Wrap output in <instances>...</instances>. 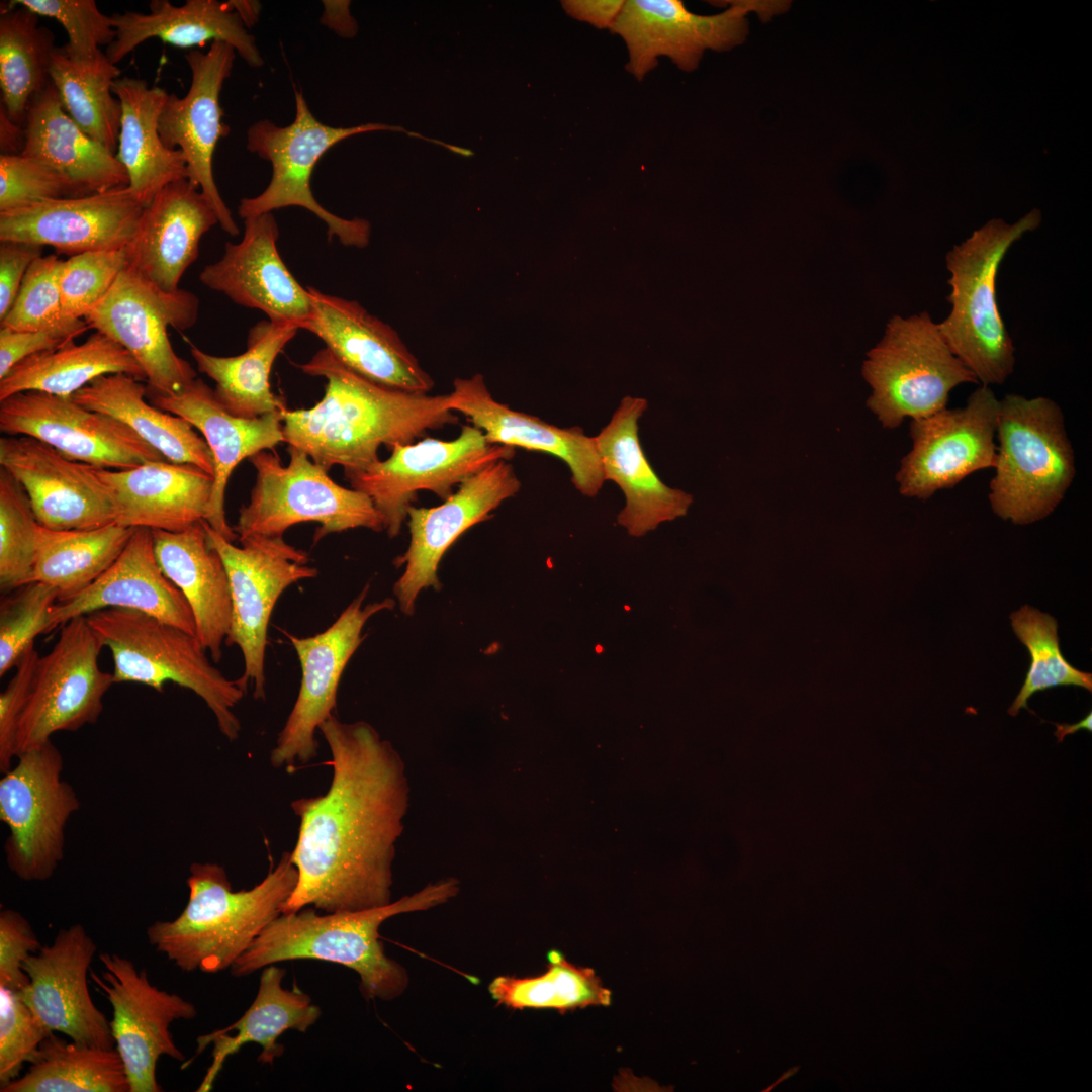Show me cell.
<instances>
[{
  "mask_svg": "<svg viewBox=\"0 0 1092 1092\" xmlns=\"http://www.w3.org/2000/svg\"><path fill=\"white\" fill-rule=\"evenodd\" d=\"M42 945L29 921L18 911L0 912V985L20 991L29 982L23 970L25 960Z\"/></svg>",
  "mask_w": 1092,
  "mask_h": 1092,
  "instance_id": "6f0895ef",
  "label": "cell"
},
{
  "mask_svg": "<svg viewBox=\"0 0 1092 1092\" xmlns=\"http://www.w3.org/2000/svg\"><path fill=\"white\" fill-rule=\"evenodd\" d=\"M295 117L279 126L263 119L247 131V149L270 162L272 176L268 186L257 196L243 198L238 214L246 219L276 209L298 206L312 212L327 225L329 239L337 237L341 244L365 248L370 241V223L362 218L346 219L324 208L314 198L310 187L313 169L323 155L341 141L355 134L391 130L411 136L428 138L411 132L401 126L366 123L350 127H335L322 123L311 113L303 94L294 89Z\"/></svg>",
  "mask_w": 1092,
  "mask_h": 1092,
  "instance_id": "30bf717a",
  "label": "cell"
},
{
  "mask_svg": "<svg viewBox=\"0 0 1092 1092\" xmlns=\"http://www.w3.org/2000/svg\"><path fill=\"white\" fill-rule=\"evenodd\" d=\"M298 330L294 323L262 321L250 329L247 350L240 355L215 356L192 344L190 353L198 371L215 382L219 403L234 416L254 419L285 408L271 391L269 377L277 356Z\"/></svg>",
  "mask_w": 1092,
  "mask_h": 1092,
  "instance_id": "ab89813d",
  "label": "cell"
},
{
  "mask_svg": "<svg viewBox=\"0 0 1092 1092\" xmlns=\"http://www.w3.org/2000/svg\"><path fill=\"white\" fill-rule=\"evenodd\" d=\"M67 197L77 196L58 171L23 155H0V213Z\"/></svg>",
  "mask_w": 1092,
  "mask_h": 1092,
  "instance_id": "11a10c76",
  "label": "cell"
},
{
  "mask_svg": "<svg viewBox=\"0 0 1092 1092\" xmlns=\"http://www.w3.org/2000/svg\"><path fill=\"white\" fill-rule=\"evenodd\" d=\"M86 618L111 652L114 684L136 682L162 692L170 681L189 689L211 710L223 736L230 741L239 737L234 708L245 690L210 663L196 635L130 609H103Z\"/></svg>",
  "mask_w": 1092,
  "mask_h": 1092,
  "instance_id": "52a82bcc",
  "label": "cell"
},
{
  "mask_svg": "<svg viewBox=\"0 0 1092 1092\" xmlns=\"http://www.w3.org/2000/svg\"><path fill=\"white\" fill-rule=\"evenodd\" d=\"M198 312L194 293L180 288L167 292L127 265L84 320L132 356L145 373L147 392L171 395L197 377L174 351L168 329H190Z\"/></svg>",
  "mask_w": 1092,
  "mask_h": 1092,
  "instance_id": "8fae6325",
  "label": "cell"
},
{
  "mask_svg": "<svg viewBox=\"0 0 1092 1092\" xmlns=\"http://www.w3.org/2000/svg\"><path fill=\"white\" fill-rule=\"evenodd\" d=\"M202 523L229 576L233 612L225 644L241 649L245 664L237 681L244 690L251 681L254 698L265 699V652L274 606L287 587L315 577L318 571L308 565V554L283 536H249L236 546L204 520Z\"/></svg>",
  "mask_w": 1092,
  "mask_h": 1092,
  "instance_id": "4fadbf2b",
  "label": "cell"
},
{
  "mask_svg": "<svg viewBox=\"0 0 1092 1092\" xmlns=\"http://www.w3.org/2000/svg\"><path fill=\"white\" fill-rule=\"evenodd\" d=\"M298 367L324 377L325 394L310 408L282 411L284 442L326 470L340 465L349 474L379 460L378 450L405 445L458 423L449 394L429 395L375 383L343 364L326 347Z\"/></svg>",
  "mask_w": 1092,
  "mask_h": 1092,
  "instance_id": "7a4b0ae2",
  "label": "cell"
},
{
  "mask_svg": "<svg viewBox=\"0 0 1092 1092\" xmlns=\"http://www.w3.org/2000/svg\"><path fill=\"white\" fill-rule=\"evenodd\" d=\"M24 127L21 155L62 174L77 197L128 186L124 167L67 114L52 82L30 99Z\"/></svg>",
  "mask_w": 1092,
  "mask_h": 1092,
  "instance_id": "d590c367",
  "label": "cell"
},
{
  "mask_svg": "<svg viewBox=\"0 0 1092 1092\" xmlns=\"http://www.w3.org/2000/svg\"><path fill=\"white\" fill-rule=\"evenodd\" d=\"M1 1092H130L115 1048L67 1041L52 1032L27 1072Z\"/></svg>",
  "mask_w": 1092,
  "mask_h": 1092,
  "instance_id": "7bdbcfd3",
  "label": "cell"
},
{
  "mask_svg": "<svg viewBox=\"0 0 1092 1092\" xmlns=\"http://www.w3.org/2000/svg\"><path fill=\"white\" fill-rule=\"evenodd\" d=\"M325 12L321 22L343 37H352L357 32V23L350 15V1H323Z\"/></svg>",
  "mask_w": 1092,
  "mask_h": 1092,
  "instance_id": "6125c7cd",
  "label": "cell"
},
{
  "mask_svg": "<svg viewBox=\"0 0 1092 1092\" xmlns=\"http://www.w3.org/2000/svg\"><path fill=\"white\" fill-rule=\"evenodd\" d=\"M278 237L272 213L244 219L242 240L228 242L222 257L206 265L199 279L241 306L259 309L270 321L294 323L301 329L311 315V296L283 262L277 250Z\"/></svg>",
  "mask_w": 1092,
  "mask_h": 1092,
  "instance_id": "484cf974",
  "label": "cell"
},
{
  "mask_svg": "<svg viewBox=\"0 0 1092 1092\" xmlns=\"http://www.w3.org/2000/svg\"><path fill=\"white\" fill-rule=\"evenodd\" d=\"M111 19L116 37L105 54L115 65L151 38L178 48L221 41L232 46L251 67L264 64L255 37L248 33L230 1L187 0L175 6L168 0H152L148 13L124 11L114 13Z\"/></svg>",
  "mask_w": 1092,
  "mask_h": 1092,
  "instance_id": "e575fe53",
  "label": "cell"
},
{
  "mask_svg": "<svg viewBox=\"0 0 1092 1092\" xmlns=\"http://www.w3.org/2000/svg\"><path fill=\"white\" fill-rule=\"evenodd\" d=\"M119 68L102 51L85 61L70 59L62 50L53 53L50 78L67 114L90 138L116 154L122 108L112 91Z\"/></svg>",
  "mask_w": 1092,
  "mask_h": 1092,
  "instance_id": "ee69618b",
  "label": "cell"
},
{
  "mask_svg": "<svg viewBox=\"0 0 1092 1092\" xmlns=\"http://www.w3.org/2000/svg\"><path fill=\"white\" fill-rule=\"evenodd\" d=\"M119 373L146 380L122 346L95 331L81 344L73 341L20 361L0 379V401L25 391L71 397L94 379Z\"/></svg>",
  "mask_w": 1092,
  "mask_h": 1092,
  "instance_id": "60d3db41",
  "label": "cell"
},
{
  "mask_svg": "<svg viewBox=\"0 0 1092 1092\" xmlns=\"http://www.w3.org/2000/svg\"><path fill=\"white\" fill-rule=\"evenodd\" d=\"M218 217L201 190L188 179L164 187L146 205L136 232L125 248L128 266L167 292L199 254L201 238Z\"/></svg>",
  "mask_w": 1092,
  "mask_h": 1092,
  "instance_id": "4dcf8cb0",
  "label": "cell"
},
{
  "mask_svg": "<svg viewBox=\"0 0 1092 1092\" xmlns=\"http://www.w3.org/2000/svg\"><path fill=\"white\" fill-rule=\"evenodd\" d=\"M99 960L104 966L101 977L92 971L90 976L112 1006L110 1027L130 1092H160L156 1078L159 1059L185 1060L170 1025L194 1018L197 1010L178 994L151 984L146 970L139 971L131 960L109 952L99 954Z\"/></svg>",
  "mask_w": 1092,
  "mask_h": 1092,
  "instance_id": "ac0fdd59",
  "label": "cell"
},
{
  "mask_svg": "<svg viewBox=\"0 0 1092 1092\" xmlns=\"http://www.w3.org/2000/svg\"><path fill=\"white\" fill-rule=\"evenodd\" d=\"M25 127L15 123L0 103L1 155H21L25 146Z\"/></svg>",
  "mask_w": 1092,
  "mask_h": 1092,
  "instance_id": "be15d7a7",
  "label": "cell"
},
{
  "mask_svg": "<svg viewBox=\"0 0 1092 1092\" xmlns=\"http://www.w3.org/2000/svg\"><path fill=\"white\" fill-rule=\"evenodd\" d=\"M127 265L125 249L90 251L63 260L59 286L64 313L72 318H84Z\"/></svg>",
  "mask_w": 1092,
  "mask_h": 1092,
  "instance_id": "816d5d0a",
  "label": "cell"
},
{
  "mask_svg": "<svg viewBox=\"0 0 1092 1092\" xmlns=\"http://www.w3.org/2000/svg\"><path fill=\"white\" fill-rule=\"evenodd\" d=\"M52 1033L17 991L0 985V1089L20 1076Z\"/></svg>",
  "mask_w": 1092,
  "mask_h": 1092,
  "instance_id": "db71d44e",
  "label": "cell"
},
{
  "mask_svg": "<svg viewBox=\"0 0 1092 1092\" xmlns=\"http://www.w3.org/2000/svg\"><path fill=\"white\" fill-rule=\"evenodd\" d=\"M861 373L872 388L867 406L884 428L945 407L951 390L978 383L951 352L927 311L892 316L880 342L867 353Z\"/></svg>",
  "mask_w": 1092,
  "mask_h": 1092,
  "instance_id": "9c48e42d",
  "label": "cell"
},
{
  "mask_svg": "<svg viewBox=\"0 0 1092 1092\" xmlns=\"http://www.w3.org/2000/svg\"><path fill=\"white\" fill-rule=\"evenodd\" d=\"M1056 731L1055 736L1058 742H1062L1067 735L1074 734L1080 730L1092 731V713L1091 711L1079 722L1075 724H1059L1055 723Z\"/></svg>",
  "mask_w": 1092,
  "mask_h": 1092,
  "instance_id": "03108f58",
  "label": "cell"
},
{
  "mask_svg": "<svg viewBox=\"0 0 1092 1092\" xmlns=\"http://www.w3.org/2000/svg\"><path fill=\"white\" fill-rule=\"evenodd\" d=\"M55 36L39 25V16L29 9L1 5L0 88L1 104L17 124L25 125L30 99L51 82L50 66Z\"/></svg>",
  "mask_w": 1092,
  "mask_h": 1092,
  "instance_id": "f6af8a7d",
  "label": "cell"
},
{
  "mask_svg": "<svg viewBox=\"0 0 1092 1092\" xmlns=\"http://www.w3.org/2000/svg\"><path fill=\"white\" fill-rule=\"evenodd\" d=\"M520 488L512 464L502 460L465 480L443 504L410 507V544L394 561L397 567L404 564V571L393 587L405 615L414 614L415 601L423 588H440L438 566L450 546L473 525L490 518V513Z\"/></svg>",
  "mask_w": 1092,
  "mask_h": 1092,
  "instance_id": "7402d4cb",
  "label": "cell"
},
{
  "mask_svg": "<svg viewBox=\"0 0 1092 1092\" xmlns=\"http://www.w3.org/2000/svg\"><path fill=\"white\" fill-rule=\"evenodd\" d=\"M112 91L122 108L115 157L127 173L128 187L148 205L167 185L188 179L183 153L167 148L158 130L159 116L169 93L128 76L115 80Z\"/></svg>",
  "mask_w": 1092,
  "mask_h": 1092,
  "instance_id": "74e56055",
  "label": "cell"
},
{
  "mask_svg": "<svg viewBox=\"0 0 1092 1092\" xmlns=\"http://www.w3.org/2000/svg\"><path fill=\"white\" fill-rule=\"evenodd\" d=\"M0 431L37 439L69 459L102 469L122 470L167 460L128 426L72 399L39 391L0 401Z\"/></svg>",
  "mask_w": 1092,
  "mask_h": 1092,
  "instance_id": "ffe728a7",
  "label": "cell"
},
{
  "mask_svg": "<svg viewBox=\"0 0 1092 1092\" xmlns=\"http://www.w3.org/2000/svg\"><path fill=\"white\" fill-rule=\"evenodd\" d=\"M368 590L367 584L325 631L309 637L286 633L300 662L301 682L293 708L271 751L272 766L306 763L316 756L315 731L333 715L341 676L364 640L362 630L366 622L395 605L394 600L387 598L363 607Z\"/></svg>",
  "mask_w": 1092,
  "mask_h": 1092,
  "instance_id": "d6986e66",
  "label": "cell"
},
{
  "mask_svg": "<svg viewBox=\"0 0 1092 1092\" xmlns=\"http://www.w3.org/2000/svg\"><path fill=\"white\" fill-rule=\"evenodd\" d=\"M492 998L512 1009H553L561 1013L590 1006H608L611 992L596 972L548 952L547 970L536 977H496L488 987Z\"/></svg>",
  "mask_w": 1092,
  "mask_h": 1092,
  "instance_id": "bcb514c9",
  "label": "cell"
},
{
  "mask_svg": "<svg viewBox=\"0 0 1092 1092\" xmlns=\"http://www.w3.org/2000/svg\"><path fill=\"white\" fill-rule=\"evenodd\" d=\"M1017 638L1029 651L1031 662L1020 692L1008 709L1016 716L1036 692L1058 686H1076L1092 691V674L1075 668L1060 650L1058 623L1051 615L1023 606L1010 615Z\"/></svg>",
  "mask_w": 1092,
  "mask_h": 1092,
  "instance_id": "7dc6e473",
  "label": "cell"
},
{
  "mask_svg": "<svg viewBox=\"0 0 1092 1092\" xmlns=\"http://www.w3.org/2000/svg\"><path fill=\"white\" fill-rule=\"evenodd\" d=\"M39 654L31 645L15 666V673L0 694V770L6 772L16 758L15 740L20 717L28 702Z\"/></svg>",
  "mask_w": 1092,
  "mask_h": 1092,
  "instance_id": "9f6ffc18",
  "label": "cell"
},
{
  "mask_svg": "<svg viewBox=\"0 0 1092 1092\" xmlns=\"http://www.w3.org/2000/svg\"><path fill=\"white\" fill-rule=\"evenodd\" d=\"M103 644L86 616L62 626L52 650L40 656L31 693L16 731V758L41 746L61 731L94 724L103 711V698L114 684L102 671L98 657Z\"/></svg>",
  "mask_w": 1092,
  "mask_h": 1092,
  "instance_id": "9a60e30c",
  "label": "cell"
},
{
  "mask_svg": "<svg viewBox=\"0 0 1092 1092\" xmlns=\"http://www.w3.org/2000/svg\"><path fill=\"white\" fill-rule=\"evenodd\" d=\"M109 608L135 610L196 635L186 599L157 562L149 528H136L118 558L92 584L54 605L46 633L71 619Z\"/></svg>",
  "mask_w": 1092,
  "mask_h": 1092,
  "instance_id": "f546056e",
  "label": "cell"
},
{
  "mask_svg": "<svg viewBox=\"0 0 1092 1092\" xmlns=\"http://www.w3.org/2000/svg\"><path fill=\"white\" fill-rule=\"evenodd\" d=\"M307 288L312 311L301 329L318 337L343 364L390 388L420 393L433 388L432 377L392 327L357 301Z\"/></svg>",
  "mask_w": 1092,
  "mask_h": 1092,
  "instance_id": "4316f807",
  "label": "cell"
},
{
  "mask_svg": "<svg viewBox=\"0 0 1092 1092\" xmlns=\"http://www.w3.org/2000/svg\"><path fill=\"white\" fill-rule=\"evenodd\" d=\"M63 260L40 256L29 267L15 301L1 320V327L15 331L69 330L81 334L90 329L84 318L64 313L59 286Z\"/></svg>",
  "mask_w": 1092,
  "mask_h": 1092,
  "instance_id": "681fc988",
  "label": "cell"
},
{
  "mask_svg": "<svg viewBox=\"0 0 1092 1092\" xmlns=\"http://www.w3.org/2000/svg\"><path fill=\"white\" fill-rule=\"evenodd\" d=\"M40 256V246L23 242H1L0 321L13 305L29 267Z\"/></svg>",
  "mask_w": 1092,
  "mask_h": 1092,
  "instance_id": "91938a15",
  "label": "cell"
},
{
  "mask_svg": "<svg viewBox=\"0 0 1092 1092\" xmlns=\"http://www.w3.org/2000/svg\"><path fill=\"white\" fill-rule=\"evenodd\" d=\"M146 397L155 406L186 420L203 435L214 463L213 488L204 521L234 542L238 536L228 524L224 509L229 478L244 459L284 442V408L254 419L234 416L219 403L214 390L199 378L178 393L147 392Z\"/></svg>",
  "mask_w": 1092,
  "mask_h": 1092,
  "instance_id": "f1b7e54d",
  "label": "cell"
},
{
  "mask_svg": "<svg viewBox=\"0 0 1092 1092\" xmlns=\"http://www.w3.org/2000/svg\"><path fill=\"white\" fill-rule=\"evenodd\" d=\"M999 400L982 385L963 407L943 408L910 422L912 449L896 474L899 492L927 500L979 470L994 468Z\"/></svg>",
  "mask_w": 1092,
  "mask_h": 1092,
  "instance_id": "e0dca14e",
  "label": "cell"
},
{
  "mask_svg": "<svg viewBox=\"0 0 1092 1092\" xmlns=\"http://www.w3.org/2000/svg\"><path fill=\"white\" fill-rule=\"evenodd\" d=\"M9 4L58 21L68 36L62 50L75 61L95 57L101 46L107 48L116 37L111 16L103 14L94 0H15Z\"/></svg>",
  "mask_w": 1092,
  "mask_h": 1092,
  "instance_id": "f5cc1de1",
  "label": "cell"
},
{
  "mask_svg": "<svg viewBox=\"0 0 1092 1092\" xmlns=\"http://www.w3.org/2000/svg\"><path fill=\"white\" fill-rule=\"evenodd\" d=\"M786 2L734 1L714 15L689 11L680 0H627L611 27L626 44V70L641 81L667 57L681 71L696 70L707 50L726 52L748 35L747 15L780 13Z\"/></svg>",
  "mask_w": 1092,
  "mask_h": 1092,
  "instance_id": "2e32d148",
  "label": "cell"
},
{
  "mask_svg": "<svg viewBox=\"0 0 1092 1092\" xmlns=\"http://www.w3.org/2000/svg\"><path fill=\"white\" fill-rule=\"evenodd\" d=\"M95 472L119 525L179 532L205 520L214 479L197 466L160 460Z\"/></svg>",
  "mask_w": 1092,
  "mask_h": 1092,
  "instance_id": "1f68e13d",
  "label": "cell"
},
{
  "mask_svg": "<svg viewBox=\"0 0 1092 1092\" xmlns=\"http://www.w3.org/2000/svg\"><path fill=\"white\" fill-rule=\"evenodd\" d=\"M1039 223L1036 210L1013 224L991 220L946 254L950 311L937 326L982 385L1003 384L1014 370L1015 348L998 307L996 278L1010 247Z\"/></svg>",
  "mask_w": 1092,
  "mask_h": 1092,
  "instance_id": "5b68a950",
  "label": "cell"
},
{
  "mask_svg": "<svg viewBox=\"0 0 1092 1092\" xmlns=\"http://www.w3.org/2000/svg\"><path fill=\"white\" fill-rule=\"evenodd\" d=\"M0 465L23 486L46 528L85 530L115 522L112 500L93 466L32 437L7 435L0 439Z\"/></svg>",
  "mask_w": 1092,
  "mask_h": 1092,
  "instance_id": "cb8c5ba5",
  "label": "cell"
},
{
  "mask_svg": "<svg viewBox=\"0 0 1092 1092\" xmlns=\"http://www.w3.org/2000/svg\"><path fill=\"white\" fill-rule=\"evenodd\" d=\"M97 946L81 924L60 929L53 943L23 963L29 982L18 991L52 1032L104 1049L115 1048L110 1021L94 1004L88 972Z\"/></svg>",
  "mask_w": 1092,
  "mask_h": 1092,
  "instance_id": "603a6c76",
  "label": "cell"
},
{
  "mask_svg": "<svg viewBox=\"0 0 1092 1092\" xmlns=\"http://www.w3.org/2000/svg\"><path fill=\"white\" fill-rule=\"evenodd\" d=\"M285 969L269 965L263 968L257 995L246 1012L233 1024L197 1037L195 1057L209 1044L212 1062L199 1085L198 1092H208L219 1075L226 1059L246 1043H258L262 1052L258 1061L272 1065L282 1056L284 1046L277 1039L292 1029L306 1032L321 1017V1008L309 995L297 987H282Z\"/></svg>",
  "mask_w": 1092,
  "mask_h": 1092,
  "instance_id": "8d00e7d4",
  "label": "cell"
},
{
  "mask_svg": "<svg viewBox=\"0 0 1092 1092\" xmlns=\"http://www.w3.org/2000/svg\"><path fill=\"white\" fill-rule=\"evenodd\" d=\"M127 374L100 376L71 397L82 406L115 418L159 451L168 461L197 466L213 476L212 453L186 420L146 398L147 389Z\"/></svg>",
  "mask_w": 1092,
  "mask_h": 1092,
  "instance_id": "f35d334b",
  "label": "cell"
},
{
  "mask_svg": "<svg viewBox=\"0 0 1092 1092\" xmlns=\"http://www.w3.org/2000/svg\"><path fill=\"white\" fill-rule=\"evenodd\" d=\"M390 451L385 460L345 475L351 488L372 500L390 538L399 534L418 491L429 490L445 500L455 492V486L515 455L513 447L488 443L473 425L463 426L450 441L425 438L396 445Z\"/></svg>",
  "mask_w": 1092,
  "mask_h": 1092,
  "instance_id": "5bb4252c",
  "label": "cell"
},
{
  "mask_svg": "<svg viewBox=\"0 0 1092 1092\" xmlns=\"http://www.w3.org/2000/svg\"><path fill=\"white\" fill-rule=\"evenodd\" d=\"M128 186L0 213V242L51 246L69 257L125 249L145 209Z\"/></svg>",
  "mask_w": 1092,
  "mask_h": 1092,
  "instance_id": "d4e9b609",
  "label": "cell"
},
{
  "mask_svg": "<svg viewBox=\"0 0 1092 1092\" xmlns=\"http://www.w3.org/2000/svg\"><path fill=\"white\" fill-rule=\"evenodd\" d=\"M189 871L183 911L174 920H158L147 928L155 950L185 972L215 974L230 969L281 914L297 883L288 851L250 890L234 891L218 863L194 862Z\"/></svg>",
  "mask_w": 1092,
  "mask_h": 1092,
  "instance_id": "277c9868",
  "label": "cell"
},
{
  "mask_svg": "<svg viewBox=\"0 0 1092 1092\" xmlns=\"http://www.w3.org/2000/svg\"><path fill=\"white\" fill-rule=\"evenodd\" d=\"M59 594L53 586L31 582L0 604V676L15 668L22 654L46 634L52 608Z\"/></svg>",
  "mask_w": 1092,
  "mask_h": 1092,
  "instance_id": "f907efd6",
  "label": "cell"
},
{
  "mask_svg": "<svg viewBox=\"0 0 1092 1092\" xmlns=\"http://www.w3.org/2000/svg\"><path fill=\"white\" fill-rule=\"evenodd\" d=\"M37 521L23 486L0 468V589L33 582Z\"/></svg>",
  "mask_w": 1092,
  "mask_h": 1092,
  "instance_id": "c3c4849f",
  "label": "cell"
},
{
  "mask_svg": "<svg viewBox=\"0 0 1092 1092\" xmlns=\"http://www.w3.org/2000/svg\"><path fill=\"white\" fill-rule=\"evenodd\" d=\"M321 730L331 752L328 791L294 800L300 824L290 852L296 886L281 913H326L391 903L392 864L410 805L405 763L369 723L334 714Z\"/></svg>",
  "mask_w": 1092,
  "mask_h": 1092,
  "instance_id": "6da1fadb",
  "label": "cell"
},
{
  "mask_svg": "<svg viewBox=\"0 0 1092 1092\" xmlns=\"http://www.w3.org/2000/svg\"><path fill=\"white\" fill-rule=\"evenodd\" d=\"M136 528L111 523L85 530L36 527L33 582L57 589L67 601L92 584L118 558Z\"/></svg>",
  "mask_w": 1092,
  "mask_h": 1092,
  "instance_id": "b9f144b4",
  "label": "cell"
},
{
  "mask_svg": "<svg viewBox=\"0 0 1092 1092\" xmlns=\"http://www.w3.org/2000/svg\"><path fill=\"white\" fill-rule=\"evenodd\" d=\"M80 335L69 330L15 331L1 327L0 379L27 357L73 342Z\"/></svg>",
  "mask_w": 1092,
  "mask_h": 1092,
  "instance_id": "680465c9",
  "label": "cell"
},
{
  "mask_svg": "<svg viewBox=\"0 0 1092 1092\" xmlns=\"http://www.w3.org/2000/svg\"><path fill=\"white\" fill-rule=\"evenodd\" d=\"M458 892L459 882L448 878L381 907L322 915L307 906L281 913L234 963L231 973L245 977L284 961H326L354 970L367 1000H393L405 991L408 976L399 963L385 954L379 940L381 924L398 914L442 905Z\"/></svg>",
  "mask_w": 1092,
  "mask_h": 1092,
  "instance_id": "3957f363",
  "label": "cell"
},
{
  "mask_svg": "<svg viewBox=\"0 0 1092 1092\" xmlns=\"http://www.w3.org/2000/svg\"><path fill=\"white\" fill-rule=\"evenodd\" d=\"M230 2L246 27L257 23L261 12L260 2L250 0H230Z\"/></svg>",
  "mask_w": 1092,
  "mask_h": 1092,
  "instance_id": "e7e4bbea",
  "label": "cell"
},
{
  "mask_svg": "<svg viewBox=\"0 0 1092 1092\" xmlns=\"http://www.w3.org/2000/svg\"><path fill=\"white\" fill-rule=\"evenodd\" d=\"M16 759L0 780V820L9 829L6 863L20 880L41 882L64 858L66 824L80 800L62 778L63 755L52 740Z\"/></svg>",
  "mask_w": 1092,
  "mask_h": 1092,
  "instance_id": "7c38bea8",
  "label": "cell"
},
{
  "mask_svg": "<svg viewBox=\"0 0 1092 1092\" xmlns=\"http://www.w3.org/2000/svg\"><path fill=\"white\" fill-rule=\"evenodd\" d=\"M236 54L232 46L221 41L210 43L206 52L187 53L185 60L191 72L189 90L183 97L168 94L158 120L164 145L183 153L188 180L205 195L220 228L232 236L239 234V228L216 186L212 166L218 141L230 132L219 96L232 73Z\"/></svg>",
  "mask_w": 1092,
  "mask_h": 1092,
  "instance_id": "44dd1931",
  "label": "cell"
},
{
  "mask_svg": "<svg viewBox=\"0 0 1092 1092\" xmlns=\"http://www.w3.org/2000/svg\"><path fill=\"white\" fill-rule=\"evenodd\" d=\"M448 407L464 415L490 444L520 447L553 455L571 472V482L593 497L605 481L595 437L579 427L560 428L535 416L512 410L494 399L481 374L456 378Z\"/></svg>",
  "mask_w": 1092,
  "mask_h": 1092,
  "instance_id": "83f0119b",
  "label": "cell"
},
{
  "mask_svg": "<svg viewBox=\"0 0 1092 1092\" xmlns=\"http://www.w3.org/2000/svg\"><path fill=\"white\" fill-rule=\"evenodd\" d=\"M995 474L988 499L995 515L1016 525L1050 516L1076 475L1064 414L1051 398L1008 393L999 400Z\"/></svg>",
  "mask_w": 1092,
  "mask_h": 1092,
  "instance_id": "8992f818",
  "label": "cell"
},
{
  "mask_svg": "<svg viewBox=\"0 0 1092 1092\" xmlns=\"http://www.w3.org/2000/svg\"><path fill=\"white\" fill-rule=\"evenodd\" d=\"M646 408L645 399L624 397L595 437L604 479L617 483L625 495L618 523L632 536L685 516L693 503L690 493L667 486L644 454L638 421Z\"/></svg>",
  "mask_w": 1092,
  "mask_h": 1092,
  "instance_id": "d6a6232c",
  "label": "cell"
},
{
  "mask_svg": "<svg viewBox=\"0 0 1092 1092\" xmlns=\"http://www.w3.org/2000/svg\"><path fill=\"white\" fill-rule=\"evenodd\" d=\"M202 521L179 532L152 530V536L160 568L186 599L196 637L218 662L231 628L232 595L224 563L210 546Z\"/></svg>",
  "mask_w": 1092,
  "mask_h": 1092,
  "instance_id": "836d02e7",
  "label": "cell"
},
{
  "mask_svg": "<svg viewBox=\"0 0 1092 1092\" xmlns=\"http://www.w3.org/2000/svg\"><path fill=\"white\" fill-rule=\"evenodd\" d=\"M289 463L263 450L250 457L256 471L249 504L239 509L233 529L238 540L283 536L290 527L316 522L313 541L349 529L384 530L380 514L363 492L336 483L329 471L303 451L288 446Z\"/></svg>",
  "mask_w": 1092,
  "mask_h": 1092,
  "instance_id": "ba28073f",
  "label": "cell"
},
{
  "mask_svg": "<svg viewBox=\"0 0 1092 1092\" xmlns=\"http://www.w3.org/2000/svg\"><path fill=\"white\" fill-rule=\"evenodd\" d=\"M624 0H564L561 5L572 18L598 29H611L619 16Z\"/></svg>",
  "mask_w": 1092,
  "mask_h": 1092,
  "instance_id": "94428289",
  "label": "cell"
}]
</instances>
